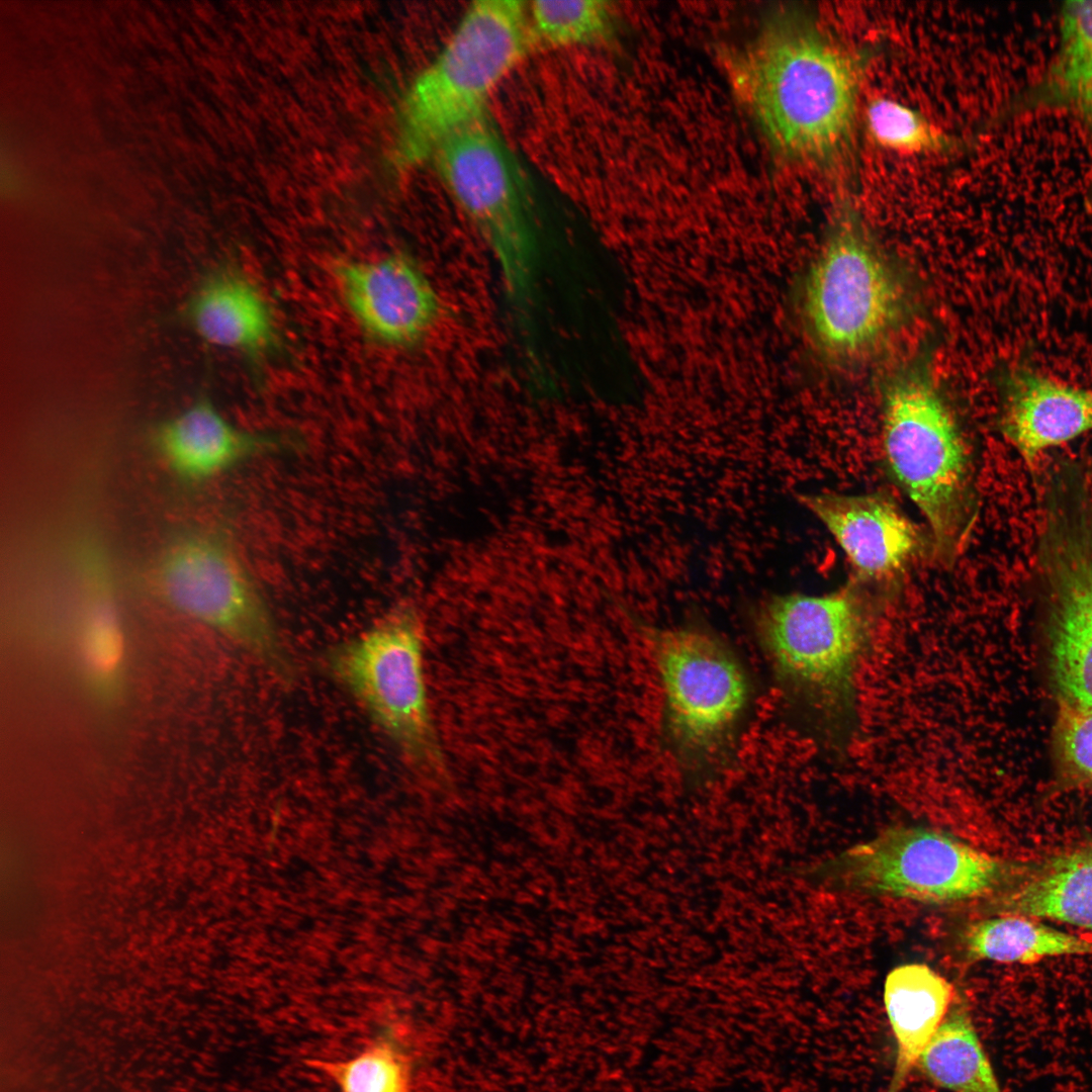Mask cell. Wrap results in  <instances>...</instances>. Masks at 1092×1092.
<instances>
[{
    "mask_svg": "<svg viewBox=\"0 0 1092 1092\" xmlns=\"http://www.w3.org/2000/svg\"><path fill=\"white\" fill-rule=\"evenodd\" d=\"M724 57L732 89L778 151L826 169L847 162L874 50L849 49L807 12L785 7Z\"/></svg>",
    "mask_w": 1092,
    "mask_h": 1092,
    "instance_id": "6da1fadb",
    "label": "cell"
},
{
    "mask_svg": "<svg viewBox=\"0 0 1092 1092\" xmlns=\"http://www.w3.org/2000/svg\"><path fill=\"white\" fill-rule=\"evenodd\" d=\"M897 594L852 575L832 593L772 596L753 610V632L779 686L832 740L853 722L858 669Z\"/></svg>",
    "mask_w": 1092,
    "mask_h": 1092,
    "instance_id": "7a4b0ae2",
    "label": "cell"
},
{
    "mask_svg": "<svg viewBox=\"0 0 1092 1092\" xmlns=\"http://www.w3.org/2000/svg\"><path fill=\"white\" fill-rule=\"evenodd\" d=\"M882 444L890 476L926 520L931 558L952 566L979 515L972 446L929 373L912 367L884 388Z\"/></svg>",
    "mask_w": 1092,
    "mask_h": 1092,
    "instance_id": "3957f363",
    "label": "cell"
},
{
    "mask_svg": "<svg viewBox=\"0 0 1092 1092\" xmlns=\"http://www.w3.org/2000/svg\"><path fill=\"white\" fill-rule=\"evenodd\" d=\"M1034 570L1053 681L1063 702L1092 710V478L1083 461L1059 460L1042 476Z\"/></svg>",
    "mask_w": 1092,
    "mask_h": 1092,
    "instance_id": "277c9868",
    "label": "cell"
},
{
    "mask_svg": "<svg viewBox=\"0 0 1092 1092\" xmlns=\"http://www.w3.org/2000/svg\"><path fill=\"white\" fill-rule=\"evenodd\" d=\"M531 41L526 2L470 3L443 49L406 93L400 162L413 166L432 157L449 135L487 114L491 95Z\"/></svg>",
    "mask_w": 1092,
    "mask_h": 1092,
    "instance_id": "5b68a950",
    "label": "cell"
},
{
    "mask_svg": "<svg viewBox=\"0 0 1092 1092\" xmlns=\"http://www.w3.org/2000/svg\"><path fill=\"white\" fill-rule=\"evenodd\" d=\"M663 690V735L688 774L705 776L727 762L750 702L748 675L717 634L698 625L650 632Z\"/></svg>",
    "mask_w": 1092,
    "mask_h": 1092,
    "instance_id": "8992f818",
    "label": "cell"
},
{
    "mask_svg": "<svg viewBox=\"0 0 1092 1092\" xmlns=\"http://www.w3.org/2000/svg\"><path fill=\"white\" fill-rule=\"evenodd\" d=\"M432 157L447 190L491 251L510 304L527 328L536 301L539 248L509 147L485 114L449 135Z\"/></svg>",
    "mask_w": 1092,
    "mask_h": 1092,
    "instance_id": "52a82bcc",
    "label": "cell"
},
{
    "mask_svg": "<svg viewBox=\"0 0 1092 1092\" xmlns=\"http://www.w3.org/2000/svg\"><path fill=\"white\" fill-rule=\"evenodd\" d=\"M900 280L857 210L842 201L804 291V311L817 346L837 360L877 348L904 306Z\"/></svg>",
    "mask_w": 1092,
    "mask_h": 1092,
    "instance_id": "ba28073f",
    "label": "cell"
},
{
    "mask_svg": "<svg viewBox=\"0 0 1092 1092\" xmlns=\"http://www.w3.org/2000/svg\"><path fill=\"white\" fill-rule=\"evenodd\" d=\"M424 624L402 604L332 647L327 669L416 766L443 767L423 668Z\"/></svg>",
    "mask_w": 1092,
    "mask_h": 1092,
    "instance_id": "9c48e42d",
    "label": "cell"
},
{
    "mask_svg": "<svg viewBox=\"0 0 1092 1092\" xmlns=\"http://www.w3.org/2000/svg\"><path fill=\"white\" fill-rule=\"evenodd\" d=\"M157 590L169 606L233 640L283 677L289 652L246 559L216 532L179 537L155 570Z\"/></svg>",
    "mask_w": 1092,
    "mask_h": 1092,
    "instance_id": "30bf717a",
    "label": "cell"
},
{
    "mask_svg": "<svg viewBox=\"0 0 1092 1092\" xmlns=\"http://www.w3.org/2000/svg\"><path fill=\"white\" fill-rule=\"evenodd\" d=\"M845 882L866 892L928 904L988 896L1011 874L1003 861L932 828L893 826L839 857Z\"/></svg>",
    "mask_w": 1092,
    "mask_h": 1092,
    "instance_id": "8fae6325",
    "label": "cell"
},
{
    "mask_svg": "<svg viewBox=\"0 0 1092 1092\" xmlns=\"http://www.w3.org/2000/svg\"><path fill=\"white\" fill-rule=\"evenodd\" d=\"M340 297L365 338L395 350L421 346L442 314L433 282L412 255L337 259L331 267Z\"/></svg>",
    "mask_w": 1092,
    "mask_h": 1092,
    "instance_id": "7c38bea8",
    "label": "cell"
},
{
    "mask_svg": "<svg viewBox=\"0 0 1092 1092\" xmlns=\"http://www.w3.org/2000/svg\"><path fill=\"white\" fill-rule=\"evenodd\" d=\"M801 502L841 547L854 576L899 590L907 568L930 555L931 539L888 494H805Z\"/></svg>",
    "mask_w": 1092,
    "mask_h": 1092,
    "instance_id": "4fadbf2b",
    "label": "cell"
},
{
    "mask_svg": "<svg viewBox=\"0 0 1092 1092\" xmlns=\"http://www.w3.org/2000/svg\"><path fill=\"white\" fill-rule=\"evenodd\" d=\"M999 391V431L1031 468L1044 453L1092 432V389L1057 380L1027 361L1001 370Z\"/></svg>",
    "mask_w": 1092,
    "mask_h": 1092,
    "instance_id": "5bb4252c",
    "label": "cell"
},
{
    "mask_svg": "<svg viewBox=\"0 0 1092 1092\" xmlns=\"http://www.w3.org/2000/svg\"><path fill=\"white\" fill-rule=\"evenodd\" d=\"M154 445L173 473L198 482L253 459L292 451L300 441L286 432L238 427L208 397H199L157 427Z\"/></svg>",
    "mask_w": 1092,
    "mask_h": 1092,
    "instance_id": "9a60e30c",
    "label": "cell"
},
{
    "mask_svg": "<svg viewBox=\"0 0 1092 1092\" xmlns=\"http://www.w3.org/2000/svg\"><path fill=\"white\" fill-rule=\"evenodd\" d=\"M186 314L201 340L243 355L254 369L283 350L271 300L241 267L224 265L212 271L193 293Z\"/></svg>",
    "mask_w": 1092,
    "mask_h": 1092,
    "instance_id": "2e32d148",
    "label": "cell"
},
{
    "mask_svg": "<svg viewBox=\"0 0 1092 1092\" xmlns=\"http://www.w3.org/2000/svg\"><path fill=\"white\" fill-rule=\"evenodd\" d=\"M82 555L83 592L76 629V653L84 682L105 703L119 696L125 667V638L112 579L96 549Z\"/></svg>",
    "mask_w": 1092,
    "mask_h": 1092,
    "instance_id": "e0dca14e",
    "label": "cell"
},
{
    "mask_svg": "<svg viewBox=\"0 0 1092 1092\" xmlns=\"http://www.w3.org/2000/svg\"><path fill=\"white\" fill-rule=\"evenodd\" d=\"M883 997L896 1045L889 1092H899L920 1053L948 1015L956 991L930 967L913 963L888 973Z\"/></svg>",
    "mask_w": 1092,
    "mask_h": 1092,
    "instance_id": "ac0fdd59",
    "label": "cell"
},
{
    "mask_svg": "<svg viewBox=\"0 0 1092 1092\" xmlns=\"http://www.w3.org/2000/svg\"><path fill=\"white\" fill-rule=\"evenodd\" d=\"M1007 914L1092 930V846L1058 853L1034 867L1001 898Z\"/></svg>",
    "mask_w": 1092,
    "mask_h": 1092,
    "instance_id": "d6986e66",
    "label": "cell"
},
{
    "mask_svg": "<svg viewBox=\"0 0 1092 1092\" xmlns=\"http://www.w3.org/2000/svg\"><path fill=\"white\" fill-rule=\"evenodd\" d=\"M964 945L972 960L1005 964L1092 954L1091 939L1007 913L972 923L964 934Z\"/></svg>",
    "mask_w": 1092,
    "mask_h": 1092,
    "instance_id": "ffe728a7",
    "label": "cell"
},
{
    "mask_svg": "<svg viewBox=\"0 0 1092 1092\" xmlns=\"http://www.w3.org/2000/svg\"><path fill=\"white\" fill-rule=\"evenodd\" d=\"M915 1067L931 1083L949 1092H1003L964 1006L948 1013Z\"/></svg>",
    "mask_w": 1092,
    "mask_h": 1092,
    "instance_id": "44dd1931",
    "label": "cell"
},
{
    "mask_svg": "<svg viewBox=\"0 0 1092 1092\" xmlns=\"http://www.w3.org/2000/svg\"><path fill=\"white\" fill-rule=\"evenodd\" d=\"M1045 88L1092 128V1L1064 4L1060 50Z\"/></svg>",
    "mask_w": 1092,
    "mask_h": 1092,
    "instance_id": "7402d4cb",
    "label": "cell"
},
{
    "mask_svg": "<svg viewBox=\"0 0 1092 1092\" xmlns=\"http://www.w3.org/2000/svg\"><path fill=\"white\" fill-rule=\"evenodd\" d=\"M531 39L550 48L593 46L614 32L611 2L537 0L527 4Z\"/></svg>",
    "mask_w": 1092,
    "mask_h": 1092,
    "instance_id": "603a6c76",
    "label": "cell"
},
{
    "mask_svg": "<svg viewBox=\"0 0 1092 1092\" xmlns=\"http://www.w3.org/2000/svg\"><path fill=\"white\" fill-rule=\"evenodd\" d=\"M867 128L874 142L902 154L953 152L958 139L929 121L922 113L890 98H873L866 111Z\"/></svg>",
    "mask_w": 1092,
    "mask_h": 1092,
    "instance_id": "cb8c5ba5",
    "label": "cell"
},
{
    "mask_svg": "<svg viewBox=\"0 0 1092 1092\" xmlns=\"http://www.w3.org/2000/svg\"><path fill=\"white\" fill-rule=\"evenodd\" d=\"M341 1092H407L408 1075L398 1053L378 1043L337 1068Z\"/></svg>",
    "mask_w": 1092,
    "mask_h": 1092,
    "instance_id": "d4e9b609",
    "label": "cell"
},
{
    "mask_svg": "<svg viewBox=\"0 0 1092 1092\" xmlns=\"http://www.w3.org/2000/svg\"><path fill=\"white\" fill-rule=\"evenodd\" d=\"M1061 702L1054 730L1058 766L1069 783L1092 784V710Z\"/></svg>",
    "mask_w": 1092,
    "mask_h": 1092,
    "instance_id": "484cf974",
    "label": "cell"
}]
</instances>
